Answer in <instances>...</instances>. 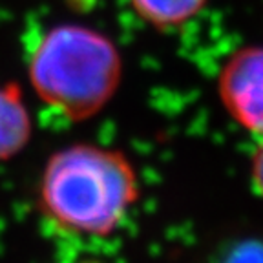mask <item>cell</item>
I'll return each instance as SVG.
<instances>
[{"mask_svg":"<svg viewBox=\"0 0 263 263\" xmlns=\"http://www.w3.org/2000/svg\"><path fill=\"white\" fill-rule=\"evenodd\" d=\"M139 196V177L126 154L77 143L48 159L37 205L46 221L71 238L106 239L123 225Z\"/></svg>","mask_w":263,"mask_h":263,"instance_id":"cell-1","label":"cell"},{"mask_svg":"<svg viewBox=\"0 0 263 263\" xmlns=\"http://www.w3.org/2000/svg\"><path fill=\"white\" fill-rule=\"evenodd\" d=\"M31 88L42 103L81 123L103 111L123 79V57L110 37L81 24H59L33 46Z\"/></svg>","mask_w":263,"mask_h":263,"instance_id":"cell-2","label":"cell"},{"mask_svg":"<svg viewBox=\"0 0 263 263\" xmlns=\"http://www.w3.org/2000/svg\"><path fill=\"white\" fill-rule=\"evenodd\" d=\"M225 111L241 128L263 137V46H245L230 55L218 77Z\"/></svg>","mask_w":263,"mask_h":263,"instance_id":"cell-3","label":"cell"},{"mask_svg":"<svg viewBox=\"0 0 263 263\" xmlns=\"http://www.w3.org/2000/svg\"><path fill=\"white\" fill-rule=\"evenodd\" d=\"M33 136L31 111L16 82L0 84V161H8L28 146Z\"/></svg>","mask_w":263,"mask_h":263,"instance_id":"cell-4","label":"cell"},{"mask_svg":"<svg viewBox=\"0 0 263 263\" xmlns=\"http://www.w3.org/2000/svg\"><path fill=\"white\" fill-rule=\"evenodd\" d=\"M141 21L157 29H172L192 21L206 0H128Z\"/></svg>","mask_w":263,"mask_h":263,"instance_id":"cell-5","label":"cell"},{"mask_svg":"<svg viewBox=\"0 0 263 263\" xmlns=\"http://www.w3.org/2000/svg\"><path fill=\"white\" fill-rule=\"evenodd\" d=\"M251 181L254 190L263 197V137L251 157Z\"/></svg>","mask_w":263,"mask_h":263,"instance_id":"cell-6","label":"cell"}]
</instances>
